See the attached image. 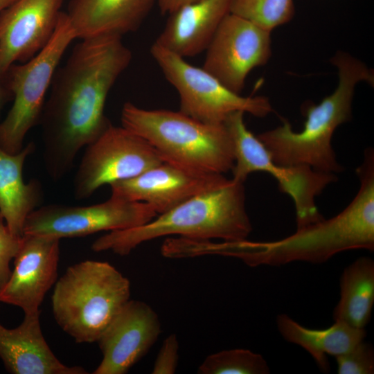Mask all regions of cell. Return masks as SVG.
Instances as JSON below:
<instances>
[{"label":"cell","mask_w":374,"mask_h":374,"mask_svg":"<svg viewBox=\"0 0 374 374\" xmlns=\"http://www.w3.org/2000/svg\"><path fill=\"white\" fill-rule=\"evenodd\" d=\"M179 361V341L176 334L168 335L163 341L155 359L152 374H173Z\"/></svg>","instance_id":"obj_27"},{"label":"cell","mask_w":374,"mask_h":374,"mask_svg":"<svg viewBox=\"0 0 374 374\" xmlns=\"http://www.w3.org/2000/svg\"><path fill=\"white\" fill-rule=\"evenodd\" d=\"M129 279L107 262L84 260L57 280L52 312L60 328L76 343L96 342L130 299Z\"/></svg>","instance_id":"obj_6"},{"label":"cell","mask_w":374,"mask_h":374,"mask_svg":"<svg viewBox=\"0 0 374 374\" xmlns=\"http://www.w3.org/2000/svg\"><path fill=\"white\" fill-rule=\"evenodd\" d=\"M35 149L33 142L16 154L0 148V215L10 231L19 238L24 235L27 217L43 197L41 182L33 179L26 184L22 176L24 162Z\"/></svg>","instance_id":"obj_20"},{"label":"cell","mask_w":374,"mask_h":374,"mask_svg":"<svg viewBox=\"0 0 374 374\" xmlns=\"http://www.w3.org/2000/svg\"><path fill=\"white\" fill-rule=\"evenodd\" d=\"M197 0H157L158 6L163 15H168L181 7Z\"/></svg>","instance_id":"obj_28"},{"label":"cell","mask_w":374,"mask_h":374,"mask_svg":"<svg viewBox=\"0 0 374 374\" xmlns=\"http://www.w3.org/2000/svg\"><path fill=\"white\" fill-rule=\"evenodd\" d=\"M150 53L167 80L177 89L179 111L200 122L222 124L235 112L265 117L272 112L265 96H242L219 81L203 68L154 42Z\"/></svg>","instance_id":"obj_9"},{"label":"cell","mask_w":374,"mask_h":374,"mask_svg":"<svg viewBox=\"0 0 374 374\" xmlns=\"http://www.w3.org/2000/svg\"><path fill=\"white\" fill-rule=\"evenodd\" d=\"M331 63L338 71L337 87L320 103L303 104L305 121L302 130L294 131L284 120L282 125L257 136L276 163L305 166L324 173L343 171L332 146V136L340 125L352 117L357 84L364 81L373 85L374 75L364 63L347 53L339 51Z\"/></svg>","instance_id":"obj_3"},{"label":"cell","mask_w":374,"mask_h":374,"mask_svg":"<svg viewBox=\"0 0 374 374\" xmlns=\"http://www.w3.org/2000/svg\"><path fill=\"white\" fill-rule=\"evenodd\" d=\"M132 59L122 36L102 35L82 39L55 71L39 124L45 168L53 181L63 178L79 150L111 124L106 100Z\"/></svg>","instance_id":"obj_1"},{"label":"cell","mask_w":374,"mask_h":374,"mask_svg":"<svg viewBox=\"0 0 374 374\" xmlns=\"http://www.w3.org/2000/svg\"><path fill=\"white\" fill-rule=\"evenodd\" d=\"M20 240L10 231L0 215V290L10 276V264L18 250Z\"/></svg>","instance_id":"obj_26"},{"label":"cell","mask_w":374,"mask_h":374,"mask_svg":"<svg viewBox=\"0 0 374 374\" xmlns=\"http://www.w3.org/2000/svg\"><path fill=\"white\" fill-rule=\"evenodd\" d=\"M12 99V95L4 86L0 75V114L5 104Z\"/></svg>","instance_id":"obj_29"},{"label":"cell","mask_w":374,"mask_h":374,"mask_svg":"<svg viewBox=\"0 0 374 374\" xmlns=\"http://www.w3.org/2000/svg\"><path fill=\"white\" fill-rule=\"evenodd\" d=\"M60 239L24 234L14 257V269L0 290V302L24 314L39 311L46 294L57 280Z\"/></svg>","instance_id":"obj_14"},{"label":"cell","mask_w":374,"mask_h":374,"mask_svg":"<svg viewBox=\"0 0 374 374\" xmlns=\"http://www.w3.org/2000/svg\"><path fill=\"white\" fill-rule=\"evenodd\" d=\"M161 332L157 312L130 299L97 340L103 358L93 374H125L155 344Z\"/></svg>","instance_id":"obj_15"},{"label":"cell","mask_w":374,"mask_h":374,"mask_svg":"<svg viewBox=\"0 0 374 374\" xmlns=\"http://www.w3.org/2000/svg\"><path fill=\"white\" fill-rule=\"evenodd\" d=\"M233 0H197L169 15L156 42L182 57L206 50Z\"/></svg>","instance_id":"obj_18"},{"label":"cell","mask_w":374,"mask_h":374,"mask_svg":"<svg viewBox=\"0 0 374 374\" xmlns=\"http://www.w3.org/2000/svg\"><path fill=\"white\" fill-rule=\"evenodd\" d=\"M271 31L237 15L222 21L205 51L203 69L240 93L246 78L271 55Z\"/></svg>","instance_id":"obj_12"},{"label":"cell","mask_w":374,"mask_h":374,"mask_svg":"<svg viewBox=\"0 0 374 374\" xmlns=\"http://www.w3.org/2000/svg\"><path fill=\"white\" fill-rule=\"evenodd\" d=\"M374 303V261L361 257L344 270L340 280V299L333 311L335 321L364 329Z\"/></svg>","instance_id":"obj_22"},{"label":"cell","mask_w":374,"mask_h":374,"mask_svg":"<svg viewBox=\"0 0 374 374\" xmlns=\"http://www.w3.org/2000/svg\"><path fill=\"white\" fill-rule=\"evenodd\" d=\"M122 126L148 142L163 157L191 170L223 174L235 161L233 143L224 123L208 124L180 111L145 109L127 102Z\"/></svg>","instance_id":"obj_5"},{"label":"cell","mask_w":374,"mask_h":374,"mask_svg":"<svg viewBox=\"0 0 374 374\" xmlns=\"http://www.w3.org/2000/svg\"><path fill=\"white\" fill-rule=\"evenodd\" d=\"M227 179L223 174L199 172L164 161L134 177L109 186L111 196L146 203L160 215Z\"/></svg>","instance_id":"obj_13"},{"label":"cell","mask_w":374,"mask_h":374,"mask_svg":"<svg viewBox=\"0 0 374 374\" xmlns=\"http://www.w3.org/2000/svg\"><path fill=\"white\" fill-rule=\"evenodd\" d=\"M277 328L287 341L299 345L313 357L322 371L330 369L327 355L337 357L350 350L366 336L365 329L335 321L326 329L307 328L285 314L276 317Z\"/></svg>","instance_id":"obj_21"},{"label":"cell","mask_w":374,"mask_h":374,"mask_svg":"<svg viewBox=\"0 0 374 374\" xmlns=\"http://www.w3.org/2000/svg\"><path fill=\"white\" fill-rule=\"evenodd\" d=\"M17 0H0V12Z\"/></svg>","instance_id":"obj_30"},{"label":"cell","mask_w":374,"mask_h":374,"mask_svg":"<svg viewBox=\"0 0 374 374\" xmlns=\"http://www.w3.org/2000/svg\"><path fill=\"white\" fill-rule=\"evenodd\" d=\"M244 114L243 112H233L223 123L233 147L235 161L231 170L232 179L244 183L252 172H267L277 181L280 191L292 199L297 229L323 220L315 198L330 184L337 180L336 175L317 172L305 166L276 163L262 142L247 129Z\"/></svg>","instance_id":"obj_8"},{"label":"cell","mask_w":374,"mask_h":374,"mask_svg":"<svg viewBox=\"0 0 374 374\" xmlns=\"http://www.w3.org/2000/svg\"><path fill=\"white\" fill-rule=\"evenodd\" d=\"M77 39L66 12L62 11L47 45L24 63L12 64L1 75L13 105L0 123V148L10 154L23 149L26 134L39 124L47 91L69 44Z\"/></svg>","instance_id":"obj_7"},{"label":"cell","mask_w":374,"mask_h":374,"mask_svg":"<svg viewBox=\"0 0 374 374\" xmlns=\"http://www.w3.org/2000/svg\"><path fill=\"white\" fill-rule=\"evenodd\" d=\"M157 214L148 204L111 196L88 206L48 204L36 208L27 217L24 234L57 238L82 237L103 231H119L143 225Z\"/></svg>","instance_id":"obj_11"},{"label":"cell","mask_w":374,"mask_h":374,"mask_svg":"<svg viewBox=\"0 0 374 374\" xmlns=\"http://www.w3.org/2000/svg\"><path fill=\"white\" fill-rule=\"evenodd\" d=\"M231 12L272 31L294 17V0H233Z\"/></svg>","instance_id":"obj_24"},{"label":"cell","mask_w":374,"mask_h":374,"mask_svg":"<svg viewBox=\"0 0 374 374\" xmlns=\"http://www.w3.org/2000/svg\"><path fill=\"white\" fill-rule=\"evenodd\" d=\"M335 358L339 374L374 373V349L364 340Z\"/></svg>","instance_id":"obj_25"},{"label":"cell","mask_w":374,"mask_h":374,"mask_svg":"<svg viewBox=\"0 0 374 374\" xmlns=\"http://www.w3.org/2000/svg\"><path fill=\"white\" fill-rule=\"evenodd\" d=\"M251 231L244 183L227 179L143 225L109 231L96 239L91 249L111 251L123 256L141 244L163 236L233 241L247 239Z\"/></svg>","instance_id":"obj_4"},{"label":"cell","mask_w":374,"mask_h":374,"mask_svg":"<svg viewBox=\"0 0 374 374\" xmlns=\"http://www.w3.org/2000/svg\"><path fill=\"white\" fill-rule=\"evenodd\" d=\"M164 161L144 139L111 123L86 146L73 179L74 196L87 199L103 185L134 177Z\"/></svg>","instance_id":"obj_10"},{"label":"cell","mask_w":374,"mask_h":374,"mask_svg":"<svg viewBox=\"0 0 374 374\" xmlns=\"http://www.w3.org/2000/svg\"><path fill=\"white\" fill-rule=\"evenodd\" d=\"M157 0H71L66 12L77 38L139 29Z\"/></svg>","instance_id":"obj_19"},{"label":"cell","mask_w":374,"mask_h":374,"mask_svg":"<svg viewBox=\"0 0 374 374\" xmlns=\"http://www.w3.org/2000/svg\"><path fill=\"white\" fill-rule=\"evenodd\" d=\"M40 311L24 314L21 323L7 328L0 323V359L12 374H87L79 366L62 364L43 335Z\"/></svg>","instance_id":"obj_17"},{"label":"cell","mask_w":374,"mask_h":374,"mask_svg":"<svg viewBox=\"0 0 374 374\" xmlns=\"http://www.w3.org/2000/svg\"><path fill=\"white\" fill-rule=\"evenodd\" d=\"M359 179L357 195L339 214L296 229L276 241H207L206 255L241 260L250 267L280 266L295 261L322 263L337 253L353 249H374V152L366 148L356 169Z\"/></svg>","instance_id":"obj_2"},{"label":"cell","mask_w":374,"mask_h":374,"mask_svg":"<svg viewBox=\"0 0 374 374\" xmlns=\"http://www.w3.org/2000/svg\"><path fill=\"white\" fill-rule=\"evenodd\" d=\"M264 357L248 349L224 350L207 356L197 369L199 374H267Z\"/></svg>","instance_id":"obj_23"},{"label":"cell","mask_w":374,"mask_h":374,"mask_svg":"<svg viewBox=\"0 0 374 374\" xmlns=\"http://www.w3.org/2000/svg\"><path fill=\"white\" fill-rule=\"evenodd\" d=\"M64 0H17L0 12V75L39 53L55 30Z\"/></svg>","instance_id":"obj_16"}]
</instances>
